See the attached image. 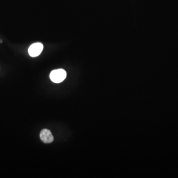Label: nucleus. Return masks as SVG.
<instances>
[{
    "label": "nucleus",
    "instance_id": "obj_1",
    "mask_svg": "<svg viewBox=\"0 0 178 178\" xmlns=\"http://www.w3.org/2000/svg\"><path fill=\"white\" fill-rule=\"evenodd\" d=\"M66 72L63 69L54 70L51 72L50 77L51 81L55 83L62 82L66 78Z\"/></svg>",
    "mask_w": 178,
    "mask_h": 178
},
{
    "label": "nucleus",
    "instance_id": "obj_2",
    "mask_svg": "<svg viewBox=\"0 0 178 178\" xmlns=\"http://www.w3.org/2000/svg\"><path fill=\"white\" fill-rule=\"evenodd\" d=\"M44 46L40 43H34L29 48L28 53L32 57H36L39 55L43 51Z\"/></svg>",
    "mask_w": 178,
    "mask_h": 178
},
{
    "label": "nucleus",
    "instance_id": "obj_3",
    "mask_svg": "<svg viewBox=\"0 0 178 178\" xmlns=\"http://www.w3.org/2000/svg\"><path fill=\"white\" fill-rule=\"evenodd\" d=\"M40 137L41 141L45 143H51L54 141V136L48 129H43L40 133Z\"/></svg>",
    "mask_w": 178,
    "mask_h": 178
}]
</instances>
